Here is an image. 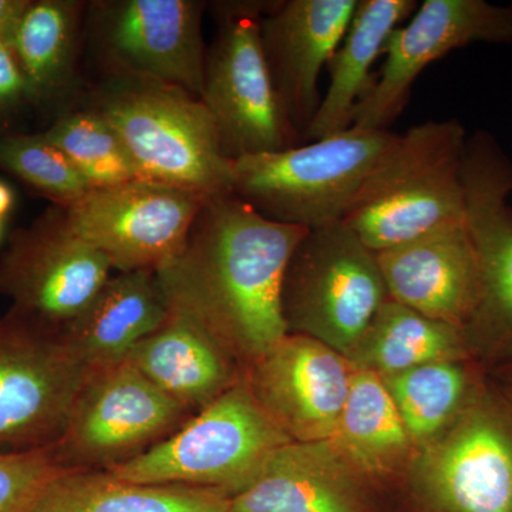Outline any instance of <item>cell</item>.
Masks as SVG:
<instances>
[{
	"label": "cell",
	"instance_id": "obj_1",
	"mask_svg": "<svg viewBox=\"0 0 512 512\" xmlns=\"http://www.w3.org/2000/svg\"><path fill=\"white\" fill-rule=\"evenodd\" d=\"M306 232L234 192L211 195L180 254L156 271L168 308L200 323L244 373L288 335L282 282Z\"/></svg>",
	"mask_w": 512,
	"mask_h": 512
},
{
	"label": "cell",
	"instance_id": "obj_2",
	"mask_svg": "<svg viewBox=\"0 0 512 512\" xmlns=\"http://www.w3.org/2000/svg\"><path fill=\"white\" fill-rule=\"evenodd\" d=\"M460 121L430 120L399 134L343 221L373 252L466 220Z\"/></svg>",
	"mask_w": 512,
	"mask_h": 512
},
{
	"label": "cell",
	"instance_id": "obj_3",
	"mask_svg": "<svg viewBox=\"0 0 512 512\" xmlns=\"http://www.w3.org/2000/svg\"><path fill=\"white\" fill-rule=\"evenodd\" d=\"M93 110L119 133L141 178L208 195L232 192L234 160L200 97L124 74L101 90Z\"/></svg>",
	"mask_w": 512,
	"mask_h": 512
},
{
	"label": "cell",
	"instance_id": "obj_4",
	"mask_svg": "<svg viewBox=\"0 0 512 512\" xmlns=\"http://www.w3.org/2000/svg\"><path fill=\"white\" fill-rule=\"evenodd\" d=\"M399 134L350 127L275 153L234 160L232 192L259 214L306 229L343 221Z\"/></svg>",
	"mask_w": 512,
	"mask_h": 512
},
{
	"label": "cell",
	"instance_id": "obj_5",
	"mask_svg": "<svg viewBox=\"0 0 512 512\" xmlns=\"http://www.w3.org/2000/svg\"><path fill=\"white\" fill-rule=\"evenodd\" d=\"M404 474L413 512H512V393L488 373Z\"/></svg>",
	"mask_w": 512,
	"mask_h": 512
},
{
	"label": "cell",
	"instance_id": "obj_6",
	"mask_svg": "<svg viewBox=\"0 0 512 512\" xmlns=\"http://www.w3.org/2000/svg\"><path fill=\"white\" fill-rule=\"evenodd\" d=\"M291 441L256 403L242 375L180 429L106 471L134 483L187 485L234 497Z\"/></svg>",
	"mask_w": 512,
	"mask_h": 512
},
{
	"label": "cell",
	"instance_id": "obj_7",
	"mask_svg": "<svg viewBox=\"0 0 512 512\" xmlns=\"http://www.w3.org/2000/svg\"><path fill=\"white\" fill-rule=\"evenodd\" d=\"M389 299L376 252L345 221L308 229L286 265V330L346 357Z\"/></svg>",
	"mask_w": 512,
	"mask_h": 512
},
{
	"label": "cell",
	"instance_id": "obj_8",
	"mask_svg": "<svg viewBox=\"0 0 512 512\" xmlns=\"http://www.w3.org/2000/svg\"><path fill=\"white\" fill-rule=\"evenodd\" d=\"M463 183L480 271L476 309L463 332L471 356L490 373L512 363V161L488 131L467 137Z\"/></svg>",
	"mask_w": 512,
	"mask_h": 512
},
{
	"label": "cell",
	"instance_id": "obj_9",
	"mask_svg": "<svg viewBox=\"0 0 512 512\" xmlns=\"http://www.w3.org/2000/svg\"><path fill=\"white\" fill-rule=\"evenodd\" d=\"M271 6H220V29L205 62L201 100L211 111L232 160L298 146L286 120L261 40V19Z\"/></svg>",
	"mask_w": 512,
	"mask_h": 512
},
{
	"label": "cell",
	"instance_id": "obj_10",
	"mask_svg": "<svg viewBox=\"0 0 512 512\" xmlns=\"http://www.w3.org/2000/svg\"><path fill=\"white\" fill-rule=\"evenodd\" d=\"M192 417L128 360L90 370L52 450L66 470H111Z\"/></svg>",
	"mask_w": 512,
	"mask_h": 512
},
{
	"label": "cell",
	"instance_id": "obj_11",
	"mask_svg": "<svg viewBox=\"0 0 512 512\" xmlns=\"http://www.w3.org/2000/svg\"><path fill=\"white\" fill-rule=\"evenodd\" d=\"M110 262L80 238L60 205L10 235L0 255V295L10 312L63 336L109 281Z\"/></svg>",
	"mask_w": 512,
	"mask_h": 512
},
{
	"label": "cell",
	"instance_id": "obj_12",
	"mask_svg": "<svg viewBox=\"0 0 512 512\" xmlns=\"http://www.w3.org/2000/svg\"><path fill=\"white\" fill-rule=\"evenodd\" d=\"M211 195L138 180L93 188L66 211L73 231L119 272H156L180 254Z\"/></svg>",
	"mask_w": 512,
	"mask_h": 512
},
{
	"label": "cell",
	"instance_id": "obj_13",
	"mask_svg": "<svg viewBox=\"0 0 512 512\" xmlns=\"http://www.w3.org/2000/svg\"><path fill=\"white\" fill-rule=\"evenodd\" d=\"M87 375L63 336L0 316V451L53 446Z\"/></svg>",
	"mask_w": 512,
	"mask_h": 512
},
{
	"label": "cell",
	"instance_id": "obj_14",
	"mask_svg": "<svg viewBox=\"0 0 512 512\" xmlns=\"http://www.w3.org/2000/svg\"><path fill=\"white\" fill-rule=\"evenodd\" d=\"M473 43L512 45V2L426 0L409 23L390 33L382 70L357 104L352 127L389 130L410 101L416 80L429 64Z\"/></svg>",
	"mask_w": 512,
	"mask_h": 512
},
{
	"label": "cell",
	"instance_id": "obj_15",
	"mask_svg": "<svg viewBox=\"0 0 512 512\" xmlns=\"http://www.w3.org/2000/svg\"><path fill=\"white\" fill-rule=\"evenodd\" d=\"M355 367L348 357L305 335L288 333L244 372L249 392L298 443L332 440Z\"/></svg>",
	"mask_w": 512,
	"mask_h": 512
},
{
	"label": "cell",
	"instance_id": "obj_16",
	"mask_svg": "<svg viewBox=\"0 0 512 512\" xmlns=\"http://www.w3.org/2000/svg\"><path fill=\"white\" fill-rule=\"evenodd\" d=\"M202 3L120 0L104 5L101 39L124 74L174 84L200 97L204 90Z\"/></svg>",
	"mask_w": 512,
	"mask_h": 512
},
{
	"label": "cell",
	"instance_id": "obj_17",
	"mask_svg": "<svg viewBox=\"0 0 512 512\" xmlns=\"http://www.w3.org/2000/svg\"><path fill=\"white\" fill-rule=\"evenodd\" d=\"M357 0H288L261 19V40L286 120L303 138L319 109V79L348 32Z\"/></svg>",
	"mask_w": 512,
	"mask_h": 512
},
{
	"label": "cell",
	"instance_id": "obj_18",
	"mask_svg": "<svg viewBox=\"0 0 512 512\" xmlns=\"http://www.w3.org/2000/svg\"><path fill=\"white\" fill-rule=\"evenodd\" d=\"M376 255L392 301L464 329L480 291L476 248L466 220L441 225Z\"/></svg>",
	"mask_w": 512,
	"mask_h": 512
},
{
	"label": "cell",
	"instance_id": "obj_19",
	"mask_svg": "<svg viewBox=\"0 0 512 512\" xmlns=\"http://www.w3.org/2000/svg\"><path fill=\"white\" fill-rule=\"evenodd\" d=\"M366 483L335 441H291L231 497L229 512H375Z\"/></svg>",
	"mask_w": 512,
	"mask_h": 512
},
{
	"label": "cell",
	"instance_id": "obj_20",
	"mask_svg": "<svg viewBox=\"0 0 512 512\" xmlns=\"http://www.w3.org/2000/svg\"><path fill=\"white\" fill-rule=\"evenodd\" d=\"M126 360L192 416L244 375L200 323L177 312L138 343Z\"/></svg>",
	"mask_w": 512,
	"mask_h": 512
},
{
	"label": "cell",
	"instance_id": "obj_21",
	"mask_svg": "<svg viewBox=\"0 0 512 512\" xmlns=\"http://www.w3.org/2000/svg\"><path fill=\"white\" fill-rule=\"evenodd\" d=\"M170 315L156 272H120L110 276L63 339L90 372L126 360Z\"/></svg>",
	"mask_w": 512,
	"mask_h": 512
},
{
	"label": "cell",
	"instance_id": "obj_22",
	"mask_svg": "<svg viewBox=\"0 0 512 512\" xmlns=\"http://www.w3.org/2000/svg\"><path fill=\"white\" fill-rule=\"evenodd\" d=\"M417 8L416 0H357L348 32L326 67L328 89L303 140H320L352 127L353 111L376 82L373 64L383 55L390 33Z\"/></svg>",
	"mask_w": 512,
	"mask_h": 512
},
{
	"label": "cell",
	"instance_id": "obj_23",
	"mask_svg": "<svg viewBox=\"0 0 512 512\" xmlns=\"http://www.w3.org/2000/svg\"><path fill=\"white\" fill-rule=\"evenodd\" d=\"M218 490L124 480L106 470H64L26 512H229Z\"/></svg>",
	"mask_w": 512,
	"mask_h": 512
},
{
	"label": "cell",
	"instance_id": "obj_24",
	"mask_svg": "<svg viewBox=\"0 0 512 512\" xmlns=\"http://www.w3.org/2000/svg\"><path fill=\"white\" fill-rule=\"evenodd\" d=\"M332 440L367 480L404 473L416 453L382 377L367 370H355Z\"/></svg>",
	"mask_w": 512,
	"mask_h": 512
},
{
	"label": "cell",
	"instance_id": "obj_25",
	"mask_svg": "<svg viewBox=\"0 0 512 512\" xmlns=\"http://www.w3.org/2000/svg\"><path fill=\"white\" fill-rule=\"evenodd\" d=\"M357 370L386 377L443 360H474L463 329L389 299L348 356Z\"/></svg>",
	"mask_w": 512,
	"mask_h": 512
},
{
	"label": "cell",
	"instance_id": "obj_26",
	"mask_svg": "<svg viewBox=\"0 0 512 512\" xmlns=\"http://www.w3.org/2000/svg\"><path fill=\"white\" fill-rule=\"evenodd\" d=\"M487 377L476 360H443L382 380L417 450L456 419Z\"/></svg>",
	"mask_w": 512,
	"mask_h": 512
},
{
	"label": "cell",
	"instance_id": "obj_27",
	"mask_svg": "<svg viewBox=\"0 0 512 512\" xmlns=\"http://www.w3.org/2000/svg\"><path fill=\"white\" fill-rule=\"evenodd\" d=\"M77 3L29 0L12 49L28 82L32 101L56 97L72 76Z\"/></svg>",
	"mask_w": 512,
	"mask_h": 512
},
{
	"label": "cell",
	"instance_id": "obj_28",
	"mask_svg": "<svg viewBox=\"0 0 512 512\" xmlns=\"http://www.w3.org/2000/svg\"><path fill=\"white\" fill-rule=\"evenodd\" d=\"M42 134L69 158L92 190L141 178L119 133L93 109L66 114Z\"/></svg>",
	"mask_w": 512,
	"mask_h": 512
},
{
	"label": "cell",
	"instance_id": "obj_29",
	"mask_svg": "<svg viewBox=\"0 0 512 512\" xmlns=\"http://www.w3.org/2000/svg\"><path fill=\"white\" fill-rule=\"evenodd\" d=\"M0 170L16 175L60 207H69L92 190L42 133L0 136Z\"/></svg>",
	"mask_w": 512,
	"mask_h": 512
},
{
	"label": "cell",
	"instance_id": "obj_30",
	"mask_svg": "<svg viewBox=\"0 0 512 512\" xmlns=\"http://www.w3.org/2000/svg\"><path fill=\"white\" fill-rule=\"evenodd\" d=\"M64 470L52 447L0 451V512L28 511L45 485Z\"/></svg>",
	"mask_w": 512,
	"mask_h": 512
},
{
	"label": "cell",
	"instance_id": "obj_31",
	"mask_svg": "<svg viewBox=\"0 0 512 512\" xmlns=\"http://www.w3.org/2000/svg\"><path fill=\"white\" fill-rule=\"evenodd\" d=\"M32 101L28 82L12 47L0 42V114Z\"/></svg>",
	"mask_w": 512,
	"mask_h": 512
},
{
	"label": "cell",
	"instance_id": "obj_32",
	"mask_svg": "<svg viewBox=\"0 0 512 512\" xmlns=\"http://www.w3.org/2000/svg\"><path fill=\"white\" fill-rule=\"evenodd\" d=\"M29 0H0V42L12 47Z\"/></svg>",
	"mask_w": 512,
	"mask_h": 512
},
{
	"label": "cell",
	"instance_id": "obj_33",
	"mask_svg": "<svg viewBox=\"0 0 512 512\" xmlns=\"http://www.w3.org/2000/svg\"><path fill=\"white\" fill-rule=\"evenodd\" d=\"M15 204V194L5 181L0 180V221L5 220L6 215L12 211Z\"/></svg>",
	"mask_w": 512,
	"mask_h": 512
},
{
	"label": "cell",
	"instance_id": "obj_34",
	"mask_svg": "<svg viewBox=\"0 0 512 512\" xmlns=\"http://www.w3.org/2000/svg\"><path fill=\"white\" fill-rule=\"evenodd\" d=\"M490 376L493 377L495 382L503 386L505 390L512 393V363L490 372Z\"/></svg>",
	"mask_w": 512,
	"mask_h": 512
},
{
	"label": "cell",
	"instance_id": "obj_35",
	"mask_svg": "<svg viewBox=\"0 0 512 512\" xmlns=\"http://www.w3.org/2000/svg\"><path fill=\"white\" fill-rule=\"evenodd\" d=\"M3 235V221H0V239H2Z\"/></svg>",
	"mask_w": 512,
	"mask_h": 512
}]
</instances>
